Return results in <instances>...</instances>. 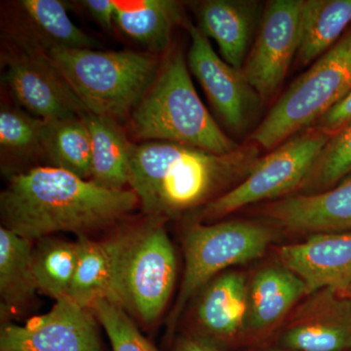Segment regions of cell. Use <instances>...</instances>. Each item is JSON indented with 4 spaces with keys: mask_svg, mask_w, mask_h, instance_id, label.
<instances>
[{
    "mask_svg": "<svg viewBox=\"0 0 351 351\" xmlns=\"http://www.w3.org/2000/svg\"><path fill=\"white\" fill-rule=\"evenodd\" d=\"M338 293L341 295H345V297L351 298V284L343 290L338 291Z\"/></svg>",
    "mask_w": 351,
    "mask_h": 351,
    "instance_id": "836d02e7",
    "label": "cell"
},
{
    "mask_svg": "<svg viewBox=\"0 0 351 351\" xmlns=\"http://www.w3.org/2000/svg\"><path fill=\"white\" fill-rule=\"evenodd\" d=\"M93 311L69 298L24 325L4 324L0 351H103Z\"/></svg>",
    "mask_w": 351,
    "mask_h": 351,
    "instance_id": "8fae6325",
    "label": "cell"
},
{
    "mask_svg": "<svg viewBox=\"0 0 351 351\" xmlns=\"http://www.w3.org/2000/svg\"><path fill=\"white\" fill-rule=\"evenodd\" d=\"M91 309L107 332L113 351H161L145 338L133 318L117 304L101 300Z\"/></svg>",
    "mask_w": 351,
    "mask_h": 351,
    "instance_id": "83f0119b",
    "label": "cell"
},
{
    "mask_svg": "<svg viewBox=\"0 0 351 351\" xmlns=\"http://www.w3.org/2000/svg\"><path fill=\"white\" fill-rule=\"evenodd\" d=\"M25 14L39 31L53 41L51 45L97 49L101 44L76 27L63 2L58 0H23L20 2Z\"/></svg>",
    "mask_w": 351,
    "mask_h": 351,
    "instance_id": "484cf974",
    "label": "cell"
},
{
    "mask_svg": "<svg viewBox=\"0 0 351 351\" xmlns=\"http://www.w3.org/2000/svg\"><path fill=\"white\" fill-rule=\"evenodd\" d=\"M304 0H274L263 10L260 29L241 71L261 100L276 93L297 57Z\"/></svg>",
    "mask_w": 351,
    "mask_h": 351,
    "instance_id": "9c48e42d",
    "label": "cell"
},
{
    "mask_svg": "<svg viewBox=\"0 0 351 351\" xmlns=\"http://www.w3.org/2000/svg\"><path fill=\"white\" fill-rule=\"evenodd\" d=\"M134 137L197 147L216 154L241 145L219 128L196 93L181 51H172L161 64L154 84L131 113Z\"/></svg>",
    "mask_w": 351,
    "mask_h": 351,
    "instance_id": "3957f363",
    "label": "cell"
},
{
    "mask_svg": "<svg viewBox=\"0 0 351 351\" xmlns=\"http://www.w3.org/2000/svg\"><path fill=\"white\" fill-rule=\"evenodd\" d=\"M138 205L132 189L103 188L52 166L13 175L0 195L2 226L31 241L58 232L88 237Z\"/></svg>",
    "mask_w": 351,
    "mask_h": 351,
    "instance_id": "6da1fadb",
    "label": "cell"
},
{
    "mask_svg": "<svg viewBox=\"0 0 351 351\" xmlns=\"http://www.w3.org/2000/svg\"><path fill=\"white\" fill-rule=\"evenodd\" d=\"M263 215L279 228L295 233L351 232V176L321 193L274 201L265 207Z\"/></svg>",
    "mask_w": 351,
    "mask_h": 351,
    "instance_id": "e0dca14e",
    "label": "cell"
},
{
    "mask_svg": "<svg viewBox=\"0 0 351 351\" xmlns=\"http://www.w3.org/2000/svg\"><path fill=\"white\" fill-rule=\"evenodd\" d=\"M269 343L295 351L351 350V298L331 288L307 295Z\"/></svg>",
    "mask_w": 351,
    "mask_h": 351,
    "instance_id": "7c38bea8",
    "label": "cell"
},
{
    "mask_svg": "<svg viewBox=\"0 0 351 351\" xmlns=\"http://www.w3.org/2000/svg\"><path fill=\"white\" fill-rule=\"evenodd\" d=\"M258 12L260 6L255 1L207 0L196 9L198 29L217 43L226 63L241 69L251 49Z\"/></svg>",
    "mask_w": 351,
    "mask_h": 351,
    "instance_id": "ac0fdd59",
    "label": "cell"
},
{
    "mask_svg": "<svg viewBox=\"0 0 351 351\" xmlns=\"http://www.w3.org/2000/svg\"><path fill=\"white\" fill-rule=\"evenodd\" d=\"M279 262L306 284L307 293L351 284V232L318 233L277 251Z\"/></svg>",
    "mask_w": 351,
    "mask_h": 351,
    "instance_id": "2e32d148",
    "label": "cell"
},
{
    "mask_svg": "<svg viewBox=\"0 0 351 351\" xmlns=\"http://www.w3.org/2000/svg\"><path fill=\"white\" fill-rule=\"evenodd\" d=\"M83 6L106 31H112L115 23L114 0H85Z\"/></svg>",
    "mask_w": 351,
    "mask_h": 351,
    "instance_id": "4dcf8cb0",
    "label": "cell"
},
{
    "mask_svg": "<svg viewBox=\"0 0 351 351\" xmlns=\"http://www.w3.org/2000/svg\"><path fill=\"white\" fill-rule=\"evenodd\" d=\"M186 27L191 36L189 69L226 125L234 131L244 130L260 97L247 82L241 69L233 68L219 57L197 27L188 24Z\"/></svg>",
    "mask_w": 351,
    "mask_h": 351,
    "instance_id": "4fadbf2b",
    "label": "cell"
},
{
    "mask_svg": "<svg viewBox=\"0 0 351 351\" xmlns=\"http://www.w3.org/2000/svg\"><path fill=\"white\" fill-rule=\"evenodd\" d=\"M351 120V92L338 105L335 106L318 120L317 128L328 135L338 132Z\"/></svg>",
    "mask_w": 351,
    "mask_h": 351,
    "instance_id": "f546056e",
    "label": "cell"
},
{
    "mask_svg": "<svg viewBox=\"0 0 351 351\" xmlns=\"http://www.w3.org/2000/svg\"><path fill=\"white\" fill-rule=\"evenodd\" d=\"M82 117L44 120L40 151L52 167L91 180V137Z\"/></svg>",
    "mask_w": 351,
    "mask_h": 351,
    "instance_id": "cb8c5ba5",
    "label": "cell"
},
{
    "mask_svg": "<svg viewBox=\"0 0 351 351\" xmlns=\"http://www.w3.org/2000/svg\"><path fill=\"white\" fill-rule=\"evenodd\" d=\"M350 23L351 0L304 1L298 66L317 61L338 43Z\"/></svg>",
    "mask_w": 351,
    "mask_h": 351,
    "instance_id": "44dd1931",
    "label": "cell"
},
{
    "mask_svg": "<svg viewBox=\"0 0 351 351\" xmlns=\"http://www.w3.org/2000/svg\"><path fill=\"white\" fill-rule=\"evenodd\" d=\"M5 80L15 101L38 119H73L88 112L45 51L36 46L25 43L8 57Z\"/></svg>",
    "mask_w": 351,
    "mask_h": 351,
    "instance_id": "30bf717a",
    "label": "cell"
},
{
    "mask_svg": "<svg viewBox=\"0 0 351 351\" xmlns=\"http://www.w3.org/2000/svg\"><path fill=\"white\" fill-rule=\"evenodd\" d=\"M77 265L69 293V299L84 308L91 309L97 302L108 300L112 288L117 235L105 241H95L89 237H80Z\"/></svg>",
    "mask_w": 351,
    "mask_h": 351,
    "instance_id": "7402d4cb",
    "label": "cell"
},
{
    "mask_svg": "<svg viewBox=\"0 0 351 351\" xmlns=\"http://www.w3.org/2000/svg\"><path fill=\"white\" fill-rule=\"evenodd\" d=\"M249 351H295L288 350V348H281V346L276 345L274 343H263L255 346H251Z\"/></svg>",
    "mask_w": 351,
    "mask_h": 351,
    "instance_id": "d6a6232c",
    "label": "cell"
},
{
    "mask_svg": "<svg viewBox=\"0 0 351 351\" xmlns=\"http://www.w3.org/2000/svg\"><path fill=\"white\" fill-rule=\"evenodd\" d=\"M82 117L91 137V181L103 188L124 189L132 143L117 120L91 112Z\"/></svg>",
    "mask_w": 351,
    "mask_h": 351,
    "instance_id": "ffe728a7",
    "label": "cell"
},
{
    "mask_svg": "<svg viewBox=\"0 0 351 351\" xmlns=\"http://www.w3.org/2000/svg\"><path fill=\"white\" fill-rule=\"evenodd\" d=\"M115 24L128 38L158 54L168 49L181 4L173 0H114Z\"/></svg>",
    "mask_w": 351,
    "mask_h": 351,
    "instance_id": "d6986e66",
    "label": "cell"
},
{
    "mask_svg": "<svg viewBox=\"0 0 351 351\" xmlns=\"http://www.w3.org/2000/svg\"><path fill=\"white\" fill-rule=\"evenodd\" d=\"M249 283L242 272L219 274L198 293L191 336L221 351L245 346Z\"/></svg>",
    "mask_w": 351,
    "mask_h": 351,
    "instance_id": "5bb4252c",
    "label": "cell"
},
{
    "mask_svg": "<svg viewBox=\"0 0 351 351\" xmlns=\"http://www.w3.org/2000/svg\"><path fill=\"white\" fill-rule=\"evenodd\" d=\"M351 176V120L332 134L302 184L304 193L334 188Z\"/></svg>",
    "mask_w": 351,
    "mask_h": 351,
    "instance_id": "4316f807",
    "label": "cell"
},
{
    "mask_svg": "<svg viewBox=\"0 0 351 351\" xmlns=\"http://www.w3.org/2000/svg\"><path fill=\"white\" fill-rule=\"evenodd\" d=\"M77 265V244L45 237L34 249V271L39 292L55 301L69 298Z\"/></svg>",
    "mask_w": 351,
    "mask_h": 351,
    "instance_id": "d4e9b609",
    "label": "cell"
},
{
    "mask_svg": "<svg viewBox=\"0 0 351 351\" xmlns=\"http://www.w3.org/2000/svg\"><path fill=\"white\" fill-rule=\"evenodd\" d=\"M165 219L147 217L117 234V251L108 301L143 324H154L169 302L177 278L174 247Z\"/></svg>",
    "mask_w": 351,
    "mask_h": 351,
    "instance_id": "5b68a950",
    "label": "cell"
},
{
    "mask_svg": "<svg viewBox=\"0 0 351 351\" xmlns=\"http://www.w3.org/2000/svg\"><path fill=\"white\" fill-rule=\"evenodd\" d=\"M351 92V29L298 77L252 134L263 149H276L306 130Z\"/></svg>",
    "mask_w": 351,
    "mask_h": 351,
    "instance_id": "8992f818",
    "label": "cell"
},
{
    "mask_svg": "<svg viewBox=\"0 0 351 351\" xmlns=\"http://www.w3.org/2000/svg\"><path fill=\"white\" fill-rule=\"evenodd\" d=\"M173 351H221L219 348L210 345L202 339L195 338L191 335L180 337L175 341Z\"/></svg>",
    "mask_w": 351,
    "mask_h": 351,
    "instance_id": "1f68e13d",
    "label": "cell"
},
{
    "mask_svg": "<svg viewBox=\"0 0 351 351\" xmlns=\"http://www.w3.org/2000/svg\"><path fill=\"white\" fill-rule=\"evenodd\" d=\"M307 295L304 281L281 263L258 270L249 282L245 346L251 348L271 341Z\"/></svg>",
    "mask_w": 351,
    "mask_h": 351,
    "instance_id": "9a60e30c",
    "label": "cell"
},
{
    "mask_svg": "<svg viewBox=\"0 0 351 351\" xmlns=\"http://www.w3.org/2000/svg\"><path fill=\"white\" fill-rule=\"evenodd\" d=\"M258 159L257 145L228 154L151 141L132 144L128 184L147 217L167 219L213 201L247 177Z\"/></svg>",
    "mask_w": 351,
    "mask_h": 351,
    "instance_id": "7a4b0ae2",
    "label": "cell"
},
{
    "mask_svg": "<svg viewBox=\"0 0 351 351\" xmlns=\"http://www.w3.org/2000/svg\"><path fill=\"white\" fill-rule=\"evenodd\" d=\"M276 237L269 226L248 221L191 223L182 237L184 271L170 316L174 326L189 300L223 270L262 257Z\"/></svg>",
    "mask_w": 351,
    "mask_h": 351,
    "instance_id": "52a82bcc",
    "label": "cell"
},
{
    "mask_svg": "<svg viewBox=\"0 0 351 351\" xmlns=\"http://www.w3.org/2000/svg\"><path fill=\"white\" fill-rule=\"evenodd\" d=\"M32 241L5 226L0 228V297L1 313L19 309L38 292L34 271Z\"/></svg>",
    "mask_w": 351,
    "mask_h": 351,
    "instance_id": "603a6c76",
    "label": "cell"
},
{
    "mask_svg": "<svg viewBox=\"0 0 351 351\" xmlns=\"http://www.w3.org/2000/svg\"><path fill=\"white\" fill-rule=\"evenodd\" d=\"M350 351H351V350H350Z\"/></svg>",
    "mask_w": 351,
    "mask_h": 351,
    "instance_id": "e575fe53",
    "label": "cell"
},
{
    "mask_svg": "<svg viewBox=\"0 0 351 351\" xmlns=\"http://www.w3.org/2000/svg\"><path fill=\"white\" fill-rule=\"evenodd\" d=\"M44 120L19 108L2 107L0 110V147L2 152L27 154L40 151Z\"/></svg>",
    "mask_w": 351,
    "mask_h": 351,
    "instance_id": "f1b7e54d",
    "label": "cell"
},
{
    "mask_svg": "<svg viewBox=\"0 0 351 351\" xmlns=\"http://www.w3.org/2000/svg\"><path fill=\"white\" fill-rule=\"evenodd\" d=\"M330 137L318 128L293 136L258 158L239 184L208 203L201 218H221L254 203L276 199L301 189Z\"/></svg>",
    "mask_w": 351,
    "mask_h": 351,
    "instance_id": "ba28073f",
    "label": "cell"
},
{
    "mask_svg": "<svg viewBox=\"0 0 351 351\" xmlns=\"http://www.w3.org/2000/svg\"><path fill=\"white\" fill-rule=\"evenodd\" d=\"M45 52L88 112L117 121L137 107L161 66L157 55L149 52L58 45Z\"/></svg>",
    "mask_w": 351,
    "mask_h": 351,
    "instance_id": "277c9868",
    "label": "cell"
}]
</instances>
